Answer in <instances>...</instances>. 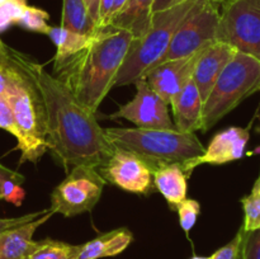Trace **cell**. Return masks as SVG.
Wrapping results in <instances>:
<instances>
[{"label":"cell","instance_id":"obj_1","mask_svg":"<svg viewBox=\"0 0 260 259\" xmlns=\"http://www.w3.org/2000/svg\"><path fill=\"white\" fill-rule=\"evenodd\" d=\"M29 70L42 94L47 126V150L65 169L76 165L103 167L114 146L95 113L79 103L68 86L29 58Z\"/></svg>","mask_w":260,"mask_h":259},{"label":"cell","instance_id":"obj_2","mask_svg":"<svg viewBox=\"0 0 260 259\" xmlns=\"http://www.w3.org/2000/svg\"><path fill=\"white\" fill-rule=\"evenodd\" d=\"M134 36L113 25L99 29L84 50L65 60L53 61L52 75L89 111L96 113L123 63Z\"/></svg>","mask_w":260,"mask_h":259},{"label":"cell","instance_id":"obj_3","mask_svg":"<svg viewBox=\"0 0 260 259\" xmlns=\"http://www.w3.org/2000/svg\"><path fill=\"white\" fill-rule=\"evenodd\" d=\"M10 80L4 96L20 132V163H37L47 151V126L42 94L29 70V57L8 46Z\"/></svg>","mask_w":260,"mask_h":259},{"label":"cell","instance_id":"obj_4","mask_svg":"<svg viewBox=\"0 0 260 259\" xmlns=\"http://www.w3.org/2000/svg\"><path fill=\"white\" fill-rule=\"evenodd\" d=\"M114 149L124 150L144 160L151 172L173 163H183L205 151L194 132L155 128H104Z\"/></svg>","mask_w":260,"mask_h":259},{"label":"cell","instance_id":"obj_5","mask_svg":"<svg viewBox=\"0 0 260 259\" xmlns=\"http://www.w3.org/2000/svg\"><path fill=\"white\" fill-rule=\"evenodd\" d=\"M198 0H187L174 7L154 12L146 32L135 38L114 79V86L135 84L161 57L183 20Z\"/></svg>","mask_w":260,"mask_h":259},{"label":"cell","instance_id":"obj_6","mask_svg":"<svg viewBox=\"0 0 260 259\" xmlns=\"http://www.w3.org/2000/svg\"><path fill=\"white\" fill-rule=\"evenodd\" d=\"M256 91H260V61L238 51L203 102L200 131L207 132Z\"/></svg>","mask_w":260,"mask_h":259},{"label":"cell","instance_id":"obj_7","mask_svg":"<svg viewBox=\"0 0 260 259\" xmlns=\"http://www.w3.org/2000/svg\"><path fill=\"white\" fill-rule=\"evenodd\" d=\"M216 41L260 61V0H228L220 7Z\"/></svg>","mask_w":260,"mask_h":259},{"label":"cell","instance_id":"obj_8","mask_svg":"<svg viewBox=\"0 0 260 259\" xmlns=\"http://www.w3.org/2000/svg\"><path fill=\"white\" fill-rule=\"evenodd\" d=\"M106 183L96 168L89 165L73 167L65 179L53 188L50 211L65 217L89 212L101 200Z\"/></svg>","mask_w":260,"mask_h":259},{"label":"cell","instance_id":"obj_9","mask_svg":"<svg viewBox=\"0 0 260 259\" xmlns=\"http://www.w3.org/2000/svg\"><path fill=\"white\" fill-rule=\"evenodd\" d=\"M218 18L220 7L217 4L211 0H198L175 32L164 55L150 69L165 61L192 55L207 43L216 41Z\"/></svg>","mask_w":260,"mask_h":259},{"label":"cell","instance_id":"obj_10","mask_svg":"<svg viewBox=\"0 0 260 259\" xmlns=\"http://www.w3.org/2000/svg\"><path fill=\"white\" fill-rule=\"evenodd\" d=\"M135 85L137 90L134 99L119 107L111 118L127 119L140 128L177 130L170 118L169 104L150 88L144 78H140Z\"/></svg>","mask_w":260,"mask_h":259},{"label":"cell","instance_id":"obj_11","mask_svg":"<svg viewBox=\"0 0 260 259\" xmlns=\"http://www.w3.org/2000/svg\"><path fill=\"white\" fill-rule=\"evenodd\" d=\"M98 172L106 182L135 195L154 192L152 172L149 165L132 152L116 149L111 159Z\"/></svg>","mask_w":260,"mask_h":259},{"label":"cell","instance_id":"obj_12","mask_svg":"<svg viewBox=\"0 0 260 259\" xmlns=\"http://www.w3.org/2000/svg\"><path fill=\"white\" fill-rule=\"evenodd\" d=\"M206 46L189 56L159 63L155 68L147 70L142 78L147 81L155 93L159 94L168 104H170L174 96L178 95L182 89L192 80L197 61Z\"/></svg>","mask_w":260,"mask_h":259},{"label":"cell","instance_id":"obj_13","mask_svg":"<svg viewBox=\"0 0 260 259\" xmlns=\"http://www.w3.org/2000/svg\"><path fill=\"white\" fill-rule=\"evenodd\" d=\"M248 128L244 127H229L213 136L210 145L205 147V151L200 156L183 163L182 168L187 178L190 177L193 170L202 164L222 165L241 159L249 142Z\"/></svg>","mask_w":260,"mask_h":259},{"label":"cell","instance_id":"obj_14","mask_svg":"<svg viewBox=\"0 0 260 259\" xmlns=\"http://www.w3.org/2000/svg\"><path fill=\"white\" fill-rule=\"evenodd\" d=\"M236 52V48L220 41H213L203 48L193 73V80L197 85L202 102L206 101L221 71L230 62Z\"/></svg>","mask_w":260,"mask_h":259},{"label":"cell","instance_id":"obj_15","mask_svg":"<svg viewBox=\"0 0 260 259\" xmlns=\"http://www.w3.org/2000/svg\"><path fill=\"white\" fill-rule=\"evenodd\" d=\"M52 215L53 212L48 208V212L41 217L0 234V259L28 258L38 244V241L33 240V234L41 225L50 220Z\"/></svg>","mask_w":260,"mask_h":259},{"label":"cell","instance_id":"obj_16","mask_svg":"<svg viewBox=\"0 0 260 259\" xmlns=\"http://www.w3.org/2000/svg\"><path fill=\"white\" fill-rule=\"evenodd\" d=\"M173 122L178 131L194 132L200 130L203 102L194 80L189 81L169 104Z\"/></svg>","mask_w":260,"mask_h":259},{"label":"cell","instance_id":"obj_17","mask_svg":"<svg viewBox=\"0 0 260 259\" xmlns=\"http://www.w3.org/2000/svg\"><path fill=\"white\" fill-rule=\"evenodd\" d=\"M134 240V235L127 228H118L101 234L81 245L78 259H101L121 254Z\"/></svg>","mask_w":260,"mask_h":259},{"label":"cell","instance_id":"obj_18","mask_svg":"<svg viewBox=\"0 0 260 259\" xmlns=\"http://www.w3.org/2000/svg\"><path fill=\"white\" fill-rule=\"evenodd\" d=\"M187 179L179 163L160 167L152 173L155 189L164 196L167 202L174 210L178 203L187 198Z\"/></svg>","mask_w":260,"mask_h":259},{"label":"cell","instance_id":"obj_19","mask_svg":"<svg viewBox=\"0 0 260 259\" xmlns=\"http://www.w3.org/2000/svg\"><path fill=\"white\" fill-rule=\"evenodd\" d=\"M154 3L155 0H127L109 25L128 30L135 38H140L149 27Z\"/></svg>","mask_w":260,"mask_h":259},{"label":"cell","instance_id":"obj_20","mask_svg":"<svg viewBox=\"0 0 260 259\" xmlns=\"http://www.w3.org/2000/svg\"><path fill=\"white\" fill-rule=\"evenodd\" d=\"M61 27L85 36H94L98 32L84 0H63Z\"/></svg>","mask_w":260,"mask_h":259},{"label":"cell","instance_id":"obj_21","mask_svg":"<svg viewBox=\"0 0 260 259\" xmlns=\"http://www.w3.org/2000/svg\"><path fill=\"white\" fill-rule=\"evenodd\" d=\"M47 36L56 46V55L53 57V61L65 60V58L76 55L81 50H84L93 38V36L79 35L73 30L65 29L61 25L60 27H50Z\"/></svg>","mask_w":260,"mask_h":259},{"label":"cell","instance_id":"obj_22","mask_svg":"<svg viewBox=\"0 0 260 259\" xmlns=\"http://www.w3.org/2000/svg\"><path fill=\"white\" fill-rule=\"evenodd\" d=\"M81 245H74L50 238L43 239L38 241L28 259H78Z\"/></svg>","mask_w":260,"mask_h":259},{"label":"cell","instance_id":"obj_23","mask_svg":"<svg viewBox=\"0 0 260 259\" xmlns=\"http://www.w3.org/2000/svg\"><path fill=\"white\" fill-rule=\"evenodd\" d=\"M244 208V231L255 230L260 228V175L256 178L250 195L241 198Z\"/></svg>","mask_w":260,"mask_h":259},{"label":"cell","instance_id":"obj_24","mask_svg":"<svg viewBox=\"0 0 260 259\" xmlns=\"http://www.w3.org/2000/svg\"><path fill=\"white\" fill-rule=\"evenodd\" d=\"M48 19H50V15L47 12L40 9V8L27 5L17 24L22 27L23 29L29 30V32L47 35L51 27V25H48Z\"/></svg>","mask_w":260,"mask_h":259},{"label":"cell","instance_id":"obj_25","mask_svg":"<svg viewBox=\"0 0 260 259\" xmlns=\"http://www.w3.org/2000/svg\"><path fill=\"white\" fill-rule=\"evenodd\" d=\"M27 5V0H7L0 4V33L12 24H17Z\"/></svg>","mask_w":260,"mask_h":259},{"label":"cell","instance_id":"obj_26","mask_svg":"<svg viewBox=\"0 0 260 259\" xmlns=\"http://www.w3.org/2000/svg\"><path fill=\"white\" fill-rule=\"evenodd\" d=\"M175 210L179 215L180 228L188 234L197 222L198 215L201 212L200 202L193 198H185L175 206Z\"/></svg>","mask_w":260,"mask_h":259},{"label":"cell","instance_id":"obj_27","mask_svg":"<svg viewBox=\"0 0 260 259\" xmlns=\"http://www.w3.org/2000/svg\"><path fill=\"white\" fill-rule=\"evenodd\" d=\"M239 259H260V228L250 231L243 230Z\"/></svg>","mask_w":260,"mask_h":259},{"label":"cell","instance_id":"obj_28","mask_svg":"<svg viewBox=\"0 0 260 259\" xmlns=\"http://www.w3.org/2000/svg\"><path fill=\"white\" fill-rule=\"evenodd\" d=\"M20 185H22V183L17 182V180H5L2 185V190H0L2 201H7V202L13 203L15 206L22 205L25 192L23 190V188Z\"/></svg>","mask_w":260,"mask_h":259},{"label":"cell","instance_id":"obj_29","mask_svg":"<svg viewBox=\"0 0 260 259\" xmlns=\"http://www.w3.org/2000/svg\"><path fill=\"white\" fill-rule=\"evenodd\" d=\"M0 128L12 134L17 139V141H19L20 132L15 123L9 104L3 96H0Z\"/></svg>","mask_w":260,"mask_h":259},{"label":"cell","instance_id":"obj_30","mask_svg":"<svg viewBox=\"0 0 260 259\" xmlns=\"http://www.w3.org/2000/svg\"><path fill=\"white\" fill-rule=\"evenodd\" d=\"M241 240H243V230L240 229L235 238L225 246L218 249L213 255H211V259H239Z\"/></svg>","mask_w":260,"mask_h":259},{"label":"cell","instance_id":"obj_31","mask_svg":"<svg viewBox=\"0 0 260 259\" xmlns=\"http://www.w3.org/2000/svg\"><path fill=\"white\" fill-rule=\"evenodd\" d=\"M48 210H42L38 211V212L28 213V215L19 216V217H10V218H0V234H3L4 231L9 230V229L15 228V226H19L22 223L30 222V221L36 220V218L41 217L45 213H47Z\"/></svg>","mask_w":260,"mask_h":259},{"label":"cell","instance_id":"obj_32","mask_svg":"<svg viewBox=\"0 0 260 259\" xmlns=\"http://www.w3.org/2000/svg\"><path fill=\"white\" fill-rule=\"evenodd\" d=\"M8 46L0 51V96H4L10 80V63L8 58Z\"/></svg>","mask_w":260,"mask_h":259},{"label":"cell","instance_id":"obj_33","mask_svg":"<svg viewBox=\"0 0 260 259\" xmlns=\"http://www.w3.org/2000/svg\"><path fill=\"white\" fill-rule=\"evenodd\" d=\"M8 179H13L17 180V182L19 183H23L25 180V178L23 177L20 173L9 169V168H7L5 165H3L2 163H0V190H2L3 183ZM0 201H2V195H0Z\"/></svg>","mask_w":260,"mask_h":259},{"label":"cell","instance_id":"obj_34","mask_svg":"<svg viewBox=\"0 0 260 259\" xmlns=\"http://www.w3.org/2000/svg\"><path fill=\"white\" fill-rule=\"evenodd\" d=\"M113 0H101L99 3V18H98V30L106 27L107 18H108L109 12H111Z\"/></svg>","mask_w":260,"mask_h":259},{"label":"cell","instance_id":"obj_35","mask_svg":"<svg viewBox=\"0 0 260 259\" xmlns=\"http://www.w3.org/2000/svg\"><path fill=\"white\" fill-rule=\"evenodd\" d=\"M85 3V7L88 9L89 15L93 19V22L95 23L96 28H98V18H99V3L101 0H84Z\"/></svg>","mask_w":260,"mask_h":259},{"label":"cell","instance_id":"obj_36","mask_svg":"<svg viewBox=\"0 0 260 259\" xmlns=\"http://www.w3.org/2000/svg\"><path fill=\"white\" fill-rule=\"evenodd\" d=\"M183 2H187V0H155L154 5H152V13L167 9V8L170 7H174V5L180 4Z\"/></svg>","mask_w":260,"mask_h":259},{"label":"cell","instance_id":"obj_37","mask_svg":"<svg viewBox=\"0 0 260 259\" xmlns=\"http://www.w3.org/2000/svg\"><path fill=\"white\" fill-rule=\"evenodd\" d=\"M126 3H127V0H113V4H112V8H111V12H109L108 18H107L106 27H107V25H109V23L112 22V19H113V18L116 17L117 14H118L119 10H121L122 8L124 7V4H126Z\"/></svg>","mask_w":260,"mask_h":259},{"label":"cell","instance_id":"obj_38","mask_svg":"<svg viewBox=\"0 0 260 259\" xmlns=\"http://www.w3.org/2000/svg\"><path fill=\"white\" fill-rule=\"evenodd\" d=\"M211 2H213V3H215V4H217L218 7H221V5H222L223 3L228 2V0H211Z\"/></svg>","mask_w":260,"mask_h":259},{"label":"cell","instance_id":"obj_39","mask_svg":"<svg viewBox=\"0 0 260 259\" xmlns=\"http://www.w3.org/2000/svg\"><path fill=\"white\" fill-rule=\"evenodd\" d=\"M190 259H211V256H198V255H194L192 256Z\"/></svg>","mask_w":260,"mask_h":259},{"label":"cell","instance_id":"obj_40","mask_svg":"<svg viewBox=\"0 0 260 259\" xmlns=\"http://www.w3.org/2000/svg\"><path fill=\"white\" fill-rule=\"evenodd\" d=\"M4 46H5V43H4V42H3V41H2V40H0V51H2V50H3V48H4Z\"/></svg>","mask_w":260,"mask_h":259},{"label":"cell","instance_id":"obj_41","mask_svg":"<svg viewBox=\"0 0 260 259\" xmlns=\"http://www.w3.org/2000/svg\"><path fill=\"white\" fill-rule=\"evenodd\" d=\"M7 2V0H0V4H3V3H5Z\"/></svg>","mask_w":260,"mask_h":259},{"label":"cell","instance_id":"obj_42","mask_svg":"<svg viewBox=\"0 0 260 259\" xmlns=\"http://www.w3.org/2000/svg\"><path fill=\"white\" fill-rule=\"evenodd\" d=\"M24 259H28V258H24Z\"/></svg>","mask_w":260,"mask_h":259}]
</instances>
